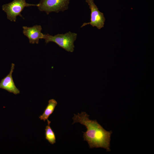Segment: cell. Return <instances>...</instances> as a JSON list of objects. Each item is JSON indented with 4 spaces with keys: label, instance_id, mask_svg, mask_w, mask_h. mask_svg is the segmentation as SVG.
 I'll list each match as a JSON object with an SVG mask.
<instances>
[{
    "label": "cell",
    "instance_id": "6da1fadb",
    "mask_svg": "<svg viewBox=\"0 0 154 154\" xmlns=\"http://www.w3.org/2000/svg\"><path fill=\"white\" fill-rule=\"evenodd\" d=\"M89 116L85 112L74 114L72 124L79 123L84 125L87 131L83 133L84 140L88 143L90 148H103L107 151L110 149L111 131H108L98 123L96 120H92Z\"/></svg>",
    "mask_w": 154,
    "mask_h": 154
},
{
    "label": "cell",
    "instance_id": "7a4b0ae2",
    "mask_svg": "<svg viewBox=\"0 0 154 154\" xmlns=\"http://www.w3.org/2000/svg\"><path fill=\"white\" fill-rule=\"evenodd\" d=\"M77 36V33L69 31L64 34H58L54 36L48 33L44 34L43 39L46 44L53 42L67 51L73 52L75 47L74 42Z\"/></svg>",
    "mask_w": 154,
    "mask_h": 154
},
{
    "label": "cell",
    "instance_id": "3957f363",
    "mask_svg": "<svg viewBox=\"0 0 154 154\" xmlns=\"http://www.w3.org/2000/svg\"><path fill=\"white\" fill-rule=\"evenodd\" d=\"M37 6V4L27 3L26 0H13L11 2L3 5L2 9L6 14L8 19L11 21L15 22L17 17L19 16L23 19L21 13L26 7Z\"/></svg>",
    "mask_w": 154,
    "mask_h": 154
},
{
    "label": "cell",
    "instance_id": "277c9868",
    "mask_svg": "<svg viewBox=\"0 0 154 154\" xmlns=\"http://www.w3.org/2000/svg\"><path fill=\"white\" fill-rule=\"evenodd\" d=\"M70 0H40L37 4L39 10L45 12L47 15L52 12L58 13L68 8Z\"/></svg>",
    "mask_w": 154,
    "mask_h": 154
},
{
    "label": "cell",
    "instance_id": "5b68a950",
    "mask_svg": "<svg viewBox=\"0 0 154 154\" xmlns=\"http://www.w3.org/2000/svg\"><path fill=\"white\" fill-rule=\"evenodd\" d=\"M90 10V21L84 23L80 27H82L87 25H90L93 27H95L100 29L104 27L105 18L104 14L100 12L94 2V0H85Z\"/></svg>",
    "mask_w": 154,
    "mask_h": 154
},
{
    "label": "cell",
    "instance_id": "8992f818",
    "mask_svg": "<svg viewBox=\"0 0 154 154\" xmlns=\"http://www.w3.org/2000/svg\"><path fill=\"white\" fill-rule=\"evenodd\" d=\"M23 33L29 39L30 43L38 44L40 39H43L44 34L41 32V25H36L29 27H23Z\"/></svg>",
    "mask_w": 154,
    "mask_h": 154
},
{
    "label": "cell",
    "instance_id": "52a82bcc",
    "mask_svg": "<svg viewBox=\"0 0 154 154\" xmlns=\"http://www.w3.org/2000/svg\"><path fill=\"white\" fill-rule=\"evenodd\" d=\"M15 66L14 64H11L9 73L0 82V88L5 90L14 94H17L20 93V91L15 85L12 76Z\"/></svg>",
    "mask_w": 154,
    "mask_h": 154
},
{
    "label": "cell",
    "instance_id": "ba28073f",
    "mask_svg": "<svg viewBox=\"0 0 154 154\" xmlns=\"http://www.w3.org/2000/svg\"><path fill=\"white\" fill-rule=\"evenodd\" d=\"M57 104V102L54 99H51L49 100L48 102V104L43 113L39 117L40 119L43 120L44 121L48 120V117L53 112Z\"/></svg>",
    "mask_w": 154,
    "mask_h": 154
},
{
    "label": "cell",
    "instance_id": "9c48e42d",
    "mask_svg": "<svg viewBox=\"0 0 154 154\" xmlns=\"http://www.w3.org/2000/svg\"><path fill=\"white\" fill-rule=\"evenodd\" d=\"M47 121L48 124L45 129V138L50 144H53L56 142V136L50 126L51 121L48 119Z\"/></svg>",
    "mask_w": 154,
    "mask_h": 154
}]
</instances>
